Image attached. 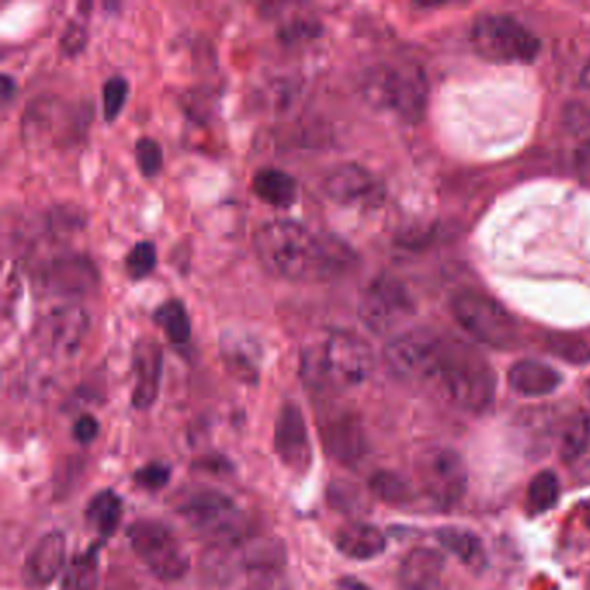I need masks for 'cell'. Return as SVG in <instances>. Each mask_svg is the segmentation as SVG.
<instances>
[{"label": "cell", "mask_w": 590, "mask_h": 590, "mask_svg": "<svg viewBox=\"0 0 590 590\" xmlns=\"http://www.w3.org/2000/svg\"><path fill=\"white\" fill-rule=\"evenodd\" d=\"M431 383L452 405L470 414H485L494 405V369L478 350L459 339L445 338Z\"/></svg>", "instance_id": "3957f363"}, {"label": "cell", "mask_w": 590, "mask_h": 590, "mask_svg": "<svg viewBox=\"0 0 590 590\" xmlns=\"http://www.w3.org/2000/svg\"><path fill=\"white\" fill-rule=\"evenodd\" d=\"M170 480V467L167 464L151 463L136 473V483L146 491H160Z\"/></svg>", "instance_id": "836d02e7"}, {"label": "cell", "mask_w": 590, "mask_h": 590, "mask_svg": "<svg viewBox=\"0 0 590 590\" xmlns=\"http://www.w3.org/2000/svg\"><path fill=\"white\" fill-rule=\"evenodd\" d=\"M559 497H561V485H559L558 475L550 470L539 471L527 488L525 507H527L528 516L535 518V516L546 515L547 510L558 504Z\"/></svg>", "instance_id": "d4e9b609"}, {"label": "cell", "mask_w": 590, "mask_h": 590, "mask_svg": "<svg viewBox=\"0 0 590 590\" xmlns=\"http://www.w3.org/2000/svg\"><path fill=\"white\" fill-rule=\"evenodd\" d=\"M452 314L467 335L497 350L519 344V326L509 312L491 296L464 292L452 302Z\"/></svg>", "instance_id": "52a82bcc"}, {"label": "cell", "mask_w": 590, "mask_h": 590, "mask_svg": "<svg viewBox=\"0 0 590 590\" xmlns=\"http://www.w3.org/2000/svg\"><path fill=\"white\" fill-rule=\"evenodd\" d=\"M180 515L210 547L243 544L246 521L228 495L215 491L194 492L179 507Z\"/></svg>", "instance_id": "8992f818"}, {"label": "cell", "mask_w": 590, "mask_h": 590, "mask_svg": "<svg viewBox=\"0 0 590 590\" xmlns=\"http://www.w3.org/2000/svg\"><path fill=\"white\" fill-rule=\"evenodd\" d=\"M583 523L590 528V501L587 503L586 509H583Z\"/></svg>", "instance_id": "ab89813d"}, {"label": "cell", "mask_w": 590, "mask_h": 590, "mask_svg": "<svg viewBox=\"0 0 590 590\" xmlns=\"http://www.w3.org/2000/svg\"><path fill=\"white\" fill-rule=\"evenodd\" d=\"M507 381H509L510 390L518 396L537 399V397L550 396L552 391L558 390L562 378L555 367L547 366L539 360H521L510 367Z\"/></svg>", "instance_id": "ffe728a7"}, {"label": "cell", "mask_w": 590, "mask_h": 590, "mask_svg": "<svg viewBox=\"0 0 590 590\" xmlns=\"http://www.w3.org/2000/svg\"><path fill=\"white\" fill-rule=\"evenodd\" d=\"M323 439L327 452L339 463L354 464L366 454V436L354 415L335 414L324 419Z\"/></svg>", "instance_id": "d6986e66"}, {"label": "cell", "mask_w": 590, "mask_h": 590, "mask_svg": "<svg viewBox=\"0 0 590 590\" xmlns=\"http://www.w3.org/2000/svg\"><path fill=\"white\" fill-rule=\"evenodd\" d=\"M253 194L268 207L289 208L298 200V182L280 168H260L252 179Z\"/></svg>", "instance_id": "7402d4cb"}, {"label": "cell", "mask_w": 590, "mask_h": 590, "mask_svg": "<svg viewBox=\"0 0 590 590\" xmlns=\"http://www.w3.org/2000/svg\"><path fill=\"white\" fill-rule=\"evenodd\" d=\"M471 45L482 60L497 64H527L537 57L540 41L515 18L485 14L471 29Z\"/></svg>", "instance_id": "5b68a950"}, {"label": "cell", "mask_w": 590, "mask_h": 590, "mask_svg": "<svg viewBox=\"0 0 590 590\" xmlns=\"http://www.w3.org/2000/svg\"><path fill=\"white\" fill-rule=\"evenodd\" d=\"M66 561V539L61 531H51L35 544L27 556L23 580L32 589L49 586L63 570Z\"/></svg>", "instance_id": "ac0fdd59"}, {"label": "cell", "mask_w": 590, "mask_h": 590, "mask_svg": "<svg viewBox=\"0 0 590 590\" xmlns=\"http://www.w3.org/2000/svg\"><path fill=\"white\" fill-rule=\"evenodd\" d=\"M152 323L160 327L170 344L186 345L191 339L192 324L188 308L180 299H167L152 312Z\"/></svg>", "instance_id": "cb8c5ba5"}, {"label": "cell", "mask_w": 590, "mask_h": 590, "mask_svg": "<svg viewBox=\"0 0 590 590\" xmlns=\"http://www.w3.org/2000/svg\"><path fill=\"white\" fill-rule=\"evenodd\" d=\"M156 246L151 241H139L130 247V252L125 256V272L133 281H143L155 271Z\"/></svg>", "instance_id": "4dcf8cb0"}, {"label": "cell", "mask_w": 590, "mask_h": 590, "mask_svg": "<svg viewBox=\"0 0 590 590\" xmlns=\"http://www.w3.org/2000/svg\"><path fill=\"white\" fill-rule=\"evenodd\" d=\"M88 525L103 537L115 534L120 525L122 501L113 491L99 492L94 499L88 503L87 513Z\"/></svg>", "instance_id": "4316f807"}, {"label": "cell", "mask_w": 590, "mask_h": 590, "mask_svg": "<svg viewBox=\"0 0 590 590\" xmlns=\"http://www.w3.org/2000/svg\"><path fill=\"white\" fill-rule=\"evenodd\" d=\"M136 164L146 179L158 176L164 168V149L158 140L140 137L136 143Z\"/></svg>", "instance_id": "d6a6232c"}, {"label": "cell", "mask_w": 590, "mask_h": 590, "mask_svg": "<svg viewBox=\"0 0 590 590\" xmlns=\"http://www.w3.org/2000/svg\"><path fill=\"white\" fill-rule=\"evenodd\" d=\"M414 312L408 287L393 275H379L364 289L359 302V317L364 326L381 336L402 326Z\"/></svg>", "instance_id": "8fae6325"}, {"label": "cell", "mask_w": 590, "mask_h": 590, "mask_svg": "<svg viewBox=\"0 0 590 590\" xmlns=\"http://www.w3.org/2000/svg\"><path fill=\"white\" fill-rule=\"evenodd\" d=\"M45 292L56 296H85L99 284L96 264L85 255L70 253L56 256L44 265L41 272Z\"/></svg>", "instance_id": "4fadbf2b"}, {"label": "cell", "mask_w": 590, "mask_h": 590, "mask_svg": "<svg viewBox=\"0 0 590 590\" xmlns=\"http://www.w3.org/2000/svg\"><path fill=\"white\" fill-rule=\"evenodd\" d=\"M275 454L295 473H305L312 464V445L307 423L296 403L283 405L274 433Z\"/></svg>", "instance_id": "9a60e30c"}, {"label": "cell", "mask_w": 590, "mask_h": 590, "mask_svg": "<svg viewBox=\"0 0 590 590\" xmlns=\"http://www.w3.org/2000/svg\"><path fill=\"white\" fill-rule=\"evenodd\" d=\"M335 546L347 558L369 561L383 555L387 549V537L383 531L369 523H350L336 531Z\"/></svg>", "instance_id": "44dd1931"}, {"label": "cell", "mask_w": 590, "mask_h": 590, "mask_svg": "<svg viewBox=\"0 0 590 590\" xmlns=\"http://www.w3.org/2000/svg\"><path fill=\"white\" fill-rule=\"evenodd\" d=\"M447 565L439 550L415 547L400 562L399 590H449Z\"/></svg>", "instance_id": "2e32d148"}, {"label": "cell", "mask_w": 590, "mask_h": 590, "mask_svg": "<svg viewBox=\"0 0 590 590\" xmlns=\"http://www.w3.org/2000/svg\"><path fill=\"white\" fill-rule=\"evenodd\" d=\"M17 96V82L11 75L4 73L2 75V84H0V97H2V104H9L12 97Z\"/></svg>", "instance_id": "8d00e7d4"}, {"label": "cell", "mask_w": 590, "mask_h": 590, "mask_svg": "<svg viewBox=\"0 0 590 590\" xmlns=\"http://www.w3.org/2000/svg\"><path fill=\"white\" fill-rule=\"evenodd\" d=\"M134 384L133 403L134 408H151L158 399L160 391L161 372H164V351L155 339L144 338L137 341L133 356Z\"/></svg>", "instance_id": "e0dca14e"}, {"label": "cell", "mask_w": 590, "mask_h": 590, "mask_svg": "<svg viewBox=\"0 0 590 590\" xmlns=\"http://www.w3.org/2000/svg\"><path fill=\"white\" fill-rule=\"evenodd\" d=\"M360 94L369 106L400 120H421L428 99L424 73L409 64H376L364 72Z\"/></svg>", "instance_id": "277c9868"}, {"label": "cell", "mask_w": 590, "mask_h": 590, "mask_svg": "<svg viewBox=\"0 0 590 590\" xmlns=\"http://www.w3.org/2000/svg\"><path fill=\"white\" fill-rule=\"evenodd\" d=\"M335 590H371L366 583L360 580L351 579V577H345L336 583Z\"/></svg>", "instance_id": "74e56055"}, {"label": "cell", "mask_w": 590, "mask_h": 590, "mask_svg": "<svg viewBox=\"0 0 590 590\" xmlns=\"http://www.w3.org/2000/svg\"><path fill=\"white\" fill-rule=\"evenodd\" d=\"M445 338L430 329H411L391 338L384 347L388 371L402 381L431 383L442 356Z\"/></svg>", "instance_id": "ba28073f"}, {"label": "cell", "mask_w": 590, "mask_h": 590, "mask_svg": "<svg viewBox=\"0 0 590 590\" xmlns=\"http://www.w3.org/2000/svg\"><path fill=\"white\" fill-rule=\"evenodd\" d=\"M435 537L443 549L451 552L471 570L480 571L487 565L485 547L475 531L461 527H443L436 530Z\"/></svg>", "instance_id": "603a6c76"}, {"label": "cell", "mask_w": 590, "mask_h": 590, "mask_svg": "<svg viewBox=\"0 0 590 590\" xmlns=\"http://www.w3.org/2000/svg\"><path fill=\"white\" fill-rule=\"evenodd\" d=\"M590 442V418L587 414H577L568 421L561 431L559 443V457L565 463H573L586 454Z\"/></svg>", "instance_id": "83f0119b"}, {"label": "cell", "mask_w": 590, "mask_h": 590, "mask_svg": "<svg viewBox=\"0 0 590 590\" xmlns=\"http://www.w3.org/2000/svg\"><path fill=\"white\" fill-rule=\"evenodd\" d=\"M418 478L421 491L439 507H452L467 491V466L463 455L451 447H433L419 455Z\"/></svg>", "instance_id": "30bf717a"}, {"label": "cell", "mask_w": 590, "mask_h": 590, "mask_svg": "<svg viewBox=\"0 0 590 590\" xmlns=\"http://www.w3.org/2000/svg\"><path fill=\"white\" fill-rule=\"evenodd\" d=\"M372 494L391 506H405L412 501L411 483L391 471H379L369 482Z\"/></svg>", "instance_id": "f1b7e54d"}, {"label": "cell", "mask_w": 590, "mask_h": 590, "mask_svg": "<svg viewBox=\"0 0 590 590\" xmlns=\"http://www.w3.org/2000/svg\"><path fill=\"white\" fill-rule=\"evenodd\" d=\"M85 44H87V29L84 24L72 21L61 36V52L64 56L73 57L84 51Z\"/></svg>", "instance_id": "e575fe53"}, {"label": "cell", "mask_w": 590, "mask_h": 590, "mask_svg": "<svg viewBox=\"0 0 590 590\" xmlns=\"http://www.w3.org/2000/svg\"><path fill=\"white\" fill-rule=\"evenodd\" d=\"M88 331V316L78 305H61L52 308L39 323L36 335L42 347L56 356H73Z\"/></svg>", "instance_id": "5bb4252c"}, {"label": "cell", "mask_w": 590, "mask_h": 590, "mask_svg": "<svg viewBox=\"0 0 590 590\" xmlns=\"http://www.w3.org/2000/svg\"><path fill=\"white\" fill-rule=\"evenodd\" d=\"M97 433H99V423L91 414L82 415L73 426V436L76 442L91 443L92 440H96Z\"/></svg>", "instance_id": "d590c367"}, {"label": "cell", "mask_w": 590, "mask_h": 590, "mask_svg": "<svg viewBox=\"0 0 590 590\" xmlns=\"http://www.w3.org/2000/svg\"><path fill=\"white\" fill-rule=\"evenodd\" d=\"M128 96V82L125 76L113 75L104 82L103 87V115L104 120L112 124L124 109Z\"/></svg>", "instance_id": "1f68e13d"}, {"label": "cell", "mask_w": 590, "mask_h": 590, "mask_svg": "<svg viewBox=\"0 0 590 590\" xmlns=\"http://www.w3.org/2000/svg\"><path fill=\"white\" fill-rule=\"evenodd\" d=\"M375 354L366 339L333 329L312 341L302 354V376L316 390L359 387L375 371Z\"/></svg>", "instance_id": "7a4b0ae2"}, {"label": "cell", "mask_w": 590, "mask_h": 590, "mask_svg": "<svg viewBox=\"0 0 590 590\" xmlns=\"http://www.w3.org/2000/svg\"><path fill=\"white\" fill-rule=\"evenodd\" d=\"M97 583L96 550L76 558L64 575L63 590H94Z\"/></svg>", "instance_id": "f546056e"}, {"label": "cell", "mask_w": 590, "mask_h": 590, "mask_svg": "<svg viewBox=\"0 0 590 590\" xmlns=\"http://www.w3.org/2000/svg\"><path fill=\"white\" fill-rule=\"evenodd\" d=\"M324 194L347 208L371 210L384 200V186L375 173L362 165L344 164L333 168L323 180Z\"/></svg>", "instance_id": "7c38bea8"}, {"label": "cell", "mask_w": 590, "mask_h": 590, "mask_svg": "<svg viewBox=\"0 0 590 590\" xmlns=\"http://www.w3.org/2000/svg\"><path fill=\"white\" fill-rule=\"evenodd\" d=\"M580 82H582L583 87L590 88V63L587 64L586 70H583L582 76H580Z\"/></svg>", "instance_id": "f35d334b"}, {"label": "cell", "mask_w": 590, "mask_h": 590, "mask_svg": "<svg viewBox=\"0 0 590 590\" xmlns=\"http://www.w3.org/2000/svg\"><path fill=\"white\" fill-rule=\"evenodd\" d=\"M256 348L250 341H243L240 338H224L222 341V356H224L225 366L235 378L243 379L246 383H255L259 379V357L255 354Z\"/></svg>", "instance_id": "484cf974"}, {"label": "cell", "mask_w": 590, "mask_h": 590, "mask_svg": "<svg viewBox=\"0 0 590 590\" xmlns=\"http://www.w3.org/2000/svg\"><path fill=\"white\" fill-rule=\"evenodd\" d=\"M253 247L268 274L293 283L335 280L356 262L344 241L289 219L260 225L253 235Z\"/></svg>", "instance_id": "6da1fadb"}, {"label": "cell", "mask_w": 590, "mask_h": 590, "mask_svg": "<svg viewBox=\"0 0 590 590\" xmlns=\"http://www.w3.org/2000/svg\"><path fill=\"white\" fill-rule=\"evenodd\" d=\"M128 540L140 561L155 577L173 582L189 570V556L167 525L155 519H140L128 528Z\"/></svg>", "instance_id": "9c48e42d"}]
</instances>
